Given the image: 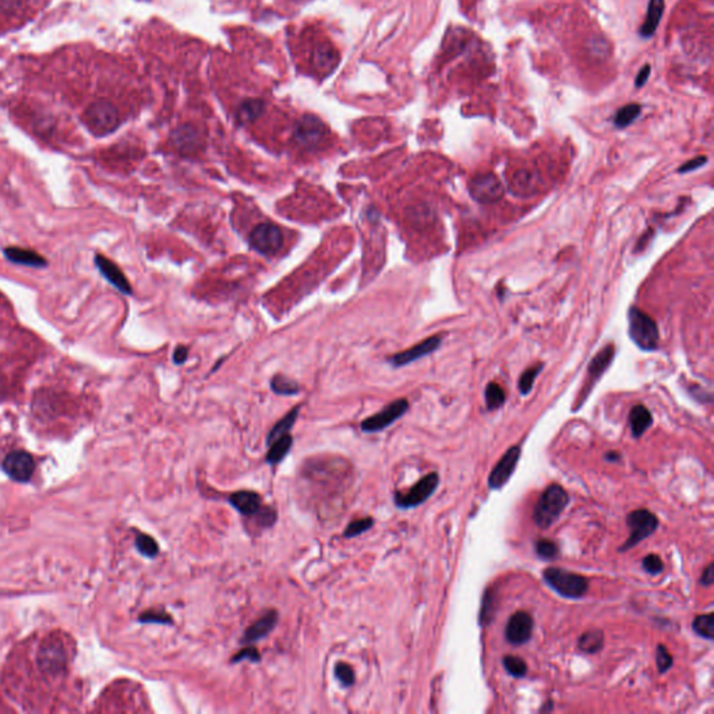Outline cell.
Returning <instances> with one entry per match:
<instances>
[{
	"label": "cell",
	"instance_id": "obj_1",
	"mask_svg": "<svg viewBox=\"0 0 714 714\" xmlns=\"http://www.w3.org/2000/svg\"><path fill=\"white\" fill-rule=\"evenodd\" d=\"M570 504L568 493L558 484L548 485L540 495L534 511L533 521L540 529H547L554 524Z\"/></svg>",
	"mask_w": 714,
	"mask_h": 714
},
{
	"label": "cell",
	"instance_id": "obj_2",
	"mask_svg": "<svg viewBox=\"0 0 714 714\" xmlns=\"http://www.w3.org/2000/svg\"><path fill=\"white\" fill-rule=\"evenodd\" d=\"M84 122L96 136H106L120 125V112L109 99H98L84 112Z\"/></svg>",
	"mask_w": 714,
	"mask_h": 714
},
{
	"label": "cell",
	"instance_id": "obj_3",
	"mask_svg": "<svg viewBox=\"0 0 714 714\" xmlns=\"http://www.w3.org/2000/svg\"><path fill=\"white\" fill-rule=\"evenodd\" d=\"M629 336L636 346L645 352H653L659 347L660 333L655 320L638 307H630L629 314Z\"/></svg>",
	"mask_w": 714,
	"mask_h": 714
},
{
	"label": "cell",
	"instance_id": "obj_4",
	"mask_svg": "<svg viewBox=\"0 0 714 714\" xmlns=\"http://www.w3.org/2000/svg\"><path fill=\"white\" fill-rule=\"evenodd\" d=\"M543 579L553 590L567 599H580L589 590V580L585 576L563 568H547L543 572Z\"/></svg>",
	"mask_w": 714,
	"mask_h": 714
},
{
	"label": "cell",
	"instance_id": "obj_5",
	"mask_svg": "<svg viewBox=\"0 0 714 714\" xmlns=\"http://www.w3.org/2000/svg\"><path fill=\"white\" fill-rule=\"evenodd\" d=\"M439 484L438 473L432 472L422 477L415 485H412L406 493L396 491L393 494V502L399 509H412L425 504L435 493Z\"/></svg>",
	"mask_w": 714,
	"mask_h": 714
},
{
	"label": "cell",
	"instance_id": "obj_6",
	"mask_svg": "<svg viewBox=\"0 0 714 714\" xmlns=\"http://www.w3.org/2000/svg\"><path fill=\"white\" fill-rule=\"evenodd\" d=\"M626 524L630 529V534L629 539L622 544L619 551H628L636 547L645 539L650 537L659 527V519L647 509H636L626 517Z\"/></svg>",
	"mask_w": 714,
	"mask_h": 714
},
{
	"label": "cell",
	"instance_id": "obj_7",
	"mask_svg": "<svg viewBox=\"0 0 714 714\" xmlns=\"http://www.w3.org/2000/svg\"><path fill=\"white\" fill-rule=\"evenodd\" d=\"M248 240L250 246L257 253L264 255H274L281 250L284 244V235L280 226L271 222H265L257 225L251 231Z\"/></svg>",
	"mask_w": 714,
	"mask_h": 714
},
{
	"label": "cell",
	"instance_id": "obj_8",
	"mask_svg": "<svg viewBox=\"0 0 714 714\" xmlns=\"http://www.w3.org/2000/svg\"><path fill=\"white\" fill-rule=\"evenodd\" d=\"M328 130L326 125L313 115L303 116L294 127V140L304 149H316L324 143Z\"/></svg>",
	"mask_w": 714,
	"mask_h": 714
},
{
	"label": "cell",
	"instance_id": "obj_9",
	"mask_svg": "<svg viewBox=\"0 0 714 714\" xmlns=\"http://www.w3.org/2000/svg\"><path fill=\"white\" fill-rule=\"evenodd\" d=\"M408 410H409V402L406 399H396V401L391 402L389 405H386L379 413L364 419L360 423V429L366 434L380 432L382 430L388 429L389 426H392Z\"/></svg>",
	"mask_w": 714,
	"mask_h": 714
},
{
	"label": "cell",
	"instance_id": "obj_10",
	"mask_svg": "<svg viewBox=\"0 0 714 714\" xmlns=\"http://www.w3.org/2000/svg\"><path fill=\"white\" fill-rule=\"evenodd\" d=\"M469 191L481 204H494L504 197V186L494 173L477 175L469 183Z\"/></svg>",
	"mask_w": 714,
	"mask_h": 714
},
{
	"label": "cell",
	"instance_id": "obj_11",
	"mask_svg": "<svg viewBox=\"0 0 714 714\" xmlns=\"http://www.w3.org/2000/svg\"><path fill=\"white\" fill-rule=\"evenodd\" d=\"M519 458H521V448L519 447H511L505 452V455L500 459V462L495 465V468L493 469V472L488 476V487L491 490H500L508 483V480L515 472Z\"/></svg>",
	"mask_w": 714,
	"mask_h": 714
},
{
	"label": "cell",
	"instance_id": "obj_12",
	"mask_svg": "<svg viewBox=\"0 0 714 714\" xmlns=\"http://www.w3.org/2000/svg\"><path fill=\"white\" fill-rule=\"evenodd\" d=\"M280 621V613L275 609L265 610L264 614L258 619H255L243 633L240 643L244 645H254L263 639H265L278 625Z\"/></svg>",
	"mask_w": 714,
	"mask_h": 714
},
{
	"label": "cell",
	"instance_id": "obj_13",
	"mask_svg": "<svg viewBox=\"0 0 714 714\" xmlns=\"http://www.w3.org/2000/svg\"><path fill=\"white\" fill-rule=\"evenodd\" d=\"M534 628L533 617L526 611L515 613L507 623L505 638L512 646H522L531 638Z\"/></svg>",
	"mask_w": 714,
	"mask_h": 714
},
{
	"label": "cell",
	"instance_id": "obj_14",
	"mask_svg": "<svg viewBox=\"0 0 714 714\" xmlns=\"http://www.w3.org/2000/svg\"><path fill=\"white\" fill-rule=\"evenodd\" d=\"M228 501L243 518L247 519H253L264 507L261 494L253 490H238L229 495Z\"/></svg>",
	"mask_w": 714,
	"mask_h": 714
},
{
	"label": "cell",
	"instance_id": "obj_15",
	"mask_svg": "<svg viewBox=\"0 0 714 714\" xmlns=\"http://www.w3.org/2000/svg\"><path fill=\"white\" fill-rule=\"evenodd\" d=\"M441 346V338L439 336H431V338H427L425 339L423 342L418 343L416 346L408 349V350H403L398 355H393L391 359H389V363L393 366V367H402V366H408L425 356H429L432 352H435L438 347Z\"/></svg>",
	"mask_w": 714,
	"mask_h": 714
},
{
	"label": "cell",
	"instance_id": "obj_16",
	"mask_svg": "<svg viewBox=\"0 0 714 714\" xmlns=\"http://www.w3.org/2000/svg\"><path fill=\"white\" fill-rule=\"evenodd\" d=\"M3 468L6 473L14 480L27 481L34 473V459L30 454L24 451H14L3 462Z\"/></svg>",
	"mask_w": 714,
	"mask_h": 714
},
{
	"label": "cell",
	"instance_id": "obj_17",
	"mask_svg": "<svg viewBox=\"0 0 714 714\" xmlns=\"http://www.w3.org/2000/svg\"><path fill=\"white\" fill-rule=\"evenodd\" d=\"M616 356V347L613 345H607L606 347H603L590 362L589 364V369H587V381H586V388H585V392H583V399L587 398L590 389L594 386V384L599 381L603 374L607 372V369L610 367L613 359Z\"/></svg>",
	"mask_w": 714,
	"mask_h": 714
},
{
	"label": "cell",
	"instance_id": "obj_18",
	"mask_svg": "<svg viewBox=\"0 0 714 714\" xmlns=\"http://www.w3.org/2000/svg\"><path fill=\"white\" fill-rule=\"evenodd\" d=\"M96 268L99 270V272L102 274V277L110 285L115 286L119 292H122L123 294H127V296H130L133 293V289H132L129 280L126 278L123 271L113 261H110L109 258H106L102 254H96Z\"/></svg>",
	"mask_w": 714,
	"mask_h": 714
},
{
	"label": "cell",
	"instance_id": "obj_19",
	"mask_svg": "<svg viewBox=\"0 0 714 714\" xmlns=\"http://www.w3.org/2000/svg\"><path fill=\"white\" fill-rule=\"evenodd\" d=\"M172 143L180 154L190 155L201 148L202 137L192 125H183L172 133Z\"/></svg>",
	"mask_w": 714,
	"mask_h": 714
},
{
	"label": "cell",
	"instance_id": "obj_20",
	"mask_svg": "<svg viewBox=\"0 0 714 714\" xmlns=\"http://www.w3.org/2000/svg\"><path fill=\"white\" fill-rule=\"evenodd\" d=\"M3 254L13 264L31 267V268H45L48 265V261L45 257H42L37 251H33L28 248L6 247L3 250Z\"/></svg>",
	"mask_w": 714,
	"mask_h": 714
},
{
	"label": "cell",
	"instance_id": "obj_21",
	"mask_svg": "<svg viewBox=\"0 0 714 714\" xmlns=\"http://www.w3.org/2000/svg\"><path fill=\"white\" fill-rule=\"evenodd\" d=\"M664 0H650L647 6V13L645 21L640 27V35L643 38H650L655 35L664 13Z\"/></svg>",
	"mask_w": 714,
	"mask_h": 714
},
{
	"label": "cell",
	"instance_id": "obj_22",
	"mask_svg": "<svg viewBox=\"0 0 714 714\" xmlns=\"http://www.w3.org/2000/svg\"><path fill=\"white\" fill-rule=\"evenodd\" d=\"M293 447V437L290 434H285L275 439L272 444L268 445V452L265 455V463L270 466H277L280 465L287 454L290 452Z\"/></svg>",
	"mask_w": 714,
	"mask_h": 714
},
{
	"label": "cell",
	"instance_id": "obj_23",
	"mask_svg": "<svg viewBox=\"0 0 714 714\" xmlns=\"http://www.w3.org/2000/svg\"><path fill=\"white\" fill-rule=\"evenodd\" d=\"M629 423L632 435L635 438H640L646 432V430L650 429L653 423V416L647 408H645L643 405H636L630 410Z\"/></svg>",
	"mask_w": 714,
	"mask_h": 714
},
{
	"label": "cell",
	"instance_id": "obj_24",
	"mask_svg": "<svg viewBox=\"0 0 714 714\" xmlns=\"http://www.w3.org/2000/svg\"><path fill=\"white\" fill-rule=\"evenodd\" d=\"M300 409H301V405L294 406L292 410H289V412L286 413L285 416H284L280 422H277V423L274 425V427L270 430V432H268V435H267V438H265V444H267V447H268L270 444H272L275 439H278L280 437H282V435H285V434H290V431L293 429V426L296 425V420H297V418H299Z\"/></svg>",
	"mask_w": 714,
	"mask_h": 714
},
{
	"label": "cell",
	"instance_id": "obj_25",
	"mask_svg": "<svg viewBox=\"0 0 714 714\" xmlns=\"http://www.w3.org/2000/svg\"><path fill=\"white\" fill-rule=\"evenodd\" d=\"M314 62L318 70L330 73L339 63V56L331 45L320 44L314 50Z\"/></svg>",
	"mask_w": 714,
	"mask_h": 714
},
{
	"label": "cell",
	"instance_id": "obj_26",
	"mask_svg": "<svg viewBox=\"0 0 714 714\" xmlns=\"http://www.w3.org/2000/svg\"><path fill=\"white\" fill-rule=\"evenodd\" d=\"M603 645H604V633L599 629H590L585 632L577 640V647L589 655L599 653L603 649Z\"/></svg>",
	"mask_w": 714,
	"mask_h": 714
},
{
	"label": "cell",
	"instance_id": "obj_27",
	"mask_svg": "<svg viewBox=\"0 0 714 714\" xmlns=\"http://www.w3.org/2000/svg\"><path fill=\"white\" fill-rule=\"evenodd\" d=\"M264 112V103L260 99L244 100L238 110V119L241 123H250L257 120Z\"/></svg>",
	"mask_w": 714,
	"mask_h": 714
},
{
	"label": "cell",
	"instance_id": "obj_28",
	"mask_svg": "<svg viewBox=\"0 0 714 714\" xmlns=\"http://www.w3.org/2000/svg\"><path fill=\"white\" fill-rule=\"evenodd\" d=\"M640 112H642V106L639 103H628V105L622 106L617 112V115L614 117V125L618 129H625V127L630 126L639 117Z\"/></svg>",
	"mask_w": 714,
	"mask_h": 714
},
{
	"label": "cell",
	"instance_id": "obj_29",
	"mask_svg": "<svg viewBox=\"0 0 714 714\" xmlns=\"http://www.w3.org/2000/svg\"><path fill=\"white\" fill-rule=\"evenodd\" d=\"M271 389L277 395L292 396V395H297L300 392V385L286 376L277 374L271 379Z\"/></svg>",
	"mask_w": 714,
	"mask_h": 714
},
{
	"label": "cell",
	"instance_id": "obj_30",
	"mask_svg": "<svg viewBox=\"0 0 714 714\" xmlns=\"http://www.w3.org/2000/svg\"><path fill=\"white\" fill-rule=\"evenodd\" d=\"M505 403V391L497 384L490 382L485 388V405L488 410H495Z\"/></svg>",
	"mask_w": 714,
	"mask_h": 714
},
{
	"label": "cell",
	"instance_id": "obj_31",
	"mask_svg": "<svg viewBox=\"0 0 714 714\" xmlns=\"http://www.w3.org/2000/svg\"><path fill=\"white\" fill-rule=\"evenodd\" d=\"M333 676L342 685V688H350L355 685L356 674L353 667L345 662H338L333 666Z\"/></svg>",
	"mask_w": 714,
	"mask_h": 714
},
{
	"label": "cell",
	"instance_id": "obj_32",
	"mask_svg": "<svg viewBox=\"0 0 714 714\" xmlns=\"http://www.w3.org/2000/svg\"><path fill=\"white\" fill-rule=\"evenodd\" d=\"M693 630L708 639V640H713L714 639V614L713 613H709V614H703V616H698L693 623Z\"/></svg>",
	"mask_w": 714,
	"mask_h": 714
},
{
	"label": "cell",
	"instance_id": "obj_33",
	"mask_svg": "<svg viewBox=\"0 0 714 714\" xmlns=\"http://www.w3.org/2000/svg\"><path fill=\"white\" fill-rule=\"evenodd\" d=\"M373 526H374V519L372 517H364V518L355 519V521L349 522V524L346 526V529L343 530V537L345 539L357 537V536L369 531Z\"/></svg>",
	"mask_w": 714,
	"mask_h": 714
},
{
	"label": "cell",
	"instance_id": "obj_34",
	"mask_svg": "<svg viewBox=\"0 0 714 714\" xmlns=\"http://www.w3.org/2000/svg\"><path fill=\"white\" fill-rule=\"evenodd\" d=\"M511 190L518 194H529L534 190V179L529 172H518L512 178Z\"/></svg>",
	"mask_w": 714,
	"mask_h": 714
},
{
	"label": "cell",
	"instance_id": "obj_35",
	"mask_svg": "<svg viewBox=\"0 0 714 714\" xmlns=\"http://www.w3.org/2000/svg\"><path fill=\"white\" fill-rule=\"evenodd\" d=\"M137 550L148 558H155L159 554V546L154 537L148 534H139L136 539Z\"/></svg>",
	"mask_w": 714,
	"mask_h": 714
},
{
	"label": "cell",
	"instance_id": "obj_36",
	"mask_svg": "<svg viewBox=\"0 0 714 714\" xmlns=\"http://www.w3.org/2000/svg\"><path fill=\"white\" fill-rule=\"evenodd\" d=\"M504 667L507 672L515 678H524L527 674V664L518 656H505L504 657Z\"/></svg>",
	"mask_w": 714,
	"mask_h": 714
},
{
	"label": "cell",
	"instance_id": "obj_37",
	"mask_svg": "<svg viewBox=\"0 0 714 714\" xmlns=\"http://www.w3.org/2000/svg\"><path fill=\"white\" fill-rule=\"evenodd\" d=\"M241 662H251V663H260L261 662V653L257 647L253 645H244L243 649H240L238 653L231 659L232 664H238Z\"/></svg>",
	"mask_w": 714,
	"mask_h": 714
},
{
	"label": "cell",
	"instance_id": "obj_38",
	"mask_svg": "<svg viewBox=\"0 0 714 714\" xmlns=\"http://www.w3.org/2000/svg\"><path fill=\"white\" fill-rule=\"evenodd\" d=\"M543 369H544V364H537V366H533V367L527 369L524 374L521 376V379H519V391H521L522 395L530 393V391L533 389V384H534L536 377L540 374V372Z\"/></svg>",
	"mask_w": 714,
	"mask_h": 714
},
{
	"label": "cell",
	"instance_id": "obj_39",
	"mask_svg": "<svg viewBox=\"0 0 714 714\" xmlns=\"http://www.w3.org/2000/svg\"><path fill=\"white\" fill-rule=\"evenodd\" d=\"M536 553L543 560H553L558 555L560 548L554 541L547 540V539H541L536 543Z\"/></svg>",
	"mask_w": 714,
	"mask_h": 714
},
{
	"label": "cell",
	"instance_id": "obj_40",
	"mask_svg": "<svg viewBox=\"0 0 714 714\" xmlns=\"http://www.w3.org/2000/svg\"><path fill=\"white\" fill-rule=\"evenodd\" d=\"M255 521L257 526L263 527V529H268L271 526H274L277 519H278V512L275 508L272 507H268V505H264L263 509L253 518Z\"/></svg>",
	"mask_w": 714,
	"mask_h": 714
},
{
	"label": "cell",
	"instance_id": "obj_41",
	"mask_svg": "<svg viewBox=\"0 0 714 714\" xmlns=\"http://www.w3.org/2000/svg\"><path fill=\"white\" fill-rule=\"evenodd\" d=\"M642 567H643L645 571L650 573V575H659V573H662L663 570H664V563H663V560L659 555L649 554V555H646L643 558Z\"/></svg>",
	"mask_w": 714,
	"mask_h": 714
},
{
	"label": "cell",
	"instance_id": "obj_42",
	"mask_svg": "<svg viewBox=\"0 0 714 714\" xmlns=\"http://www.w3.org/2000/svg\"><path fill=\"white\" fill-rule=\"evenodd\" d=\"M142 622L146 623H159V625H172L173 618L166 611H148L142 616Z\"/></svg>",
	"mask_w": 714,
	"mask_h": 714
},
{
	"label": "cell",
	"instance_id": "obj_43",
	"mask_svg": "<svg viewBox=\"0 0 714 714\" xmlns=\"http://www.w3.org/2000/svg\"><path fill=\"white\" fill-rule=\"evenodd\" d=\"M656 663L660 672H667L672 667V656L664 647V645H659L656 650Z\"/></svg>",
	"mask_w": 714,
	"mask_h": 714
},
{
	"label": "cell",
	"instance_id": "obj_44",
	"mask_svg": "<svg viewBox=\"0 0 714 714\" xmlns=\"http://www.w3.org/2000/svg\"><path fill=\"white\" fill-rule=\"evenodd\" d=\"M493 606H494L493 594L488 592V593H485L484 600H483V609H481V614H480V621H481V623H487V622L491 619V614L494 613Z\"/></svg>",
	"mask_w": 714,
	"mask_h": 714
},
{
	"label": "cell",
	"instance_id": "obj_45",
	"mask_svg": "<svg viewBox=\"0 0 714 714\" xmlns=\"http://www.w3.org/2000/svg\"><path fill=\"white\" fill-rule=\"evenodd\" d=\"M706 162H708V156H705V155L696 156V158H693V159H691V161L685 162V163H684V165L678 169V172H679V173H688V172L696 171V169L702 168L703 165H706Z\"/></svg>",
	"mask_w": 714,
	"mask_h": 714
},
{
	"label": "cell",
	"instance_id": "obj_46",
	"mask_svg": "<svg viewBox=\"0 0 714 714\" xmlns=\"http://www.w3.org/2000/svg\"><path fill=\"white\" fill-rule=\"evenodd\" d=\"M650 73H652V67H650V64H645V66L640 69V71L638 73V76H636L635 86H636L638 88H642V87L647 83V80H649V77H650Z\"/></svg>",
	"mask_w": 714,
	"mask_h": 714
},
{
	"label": "cell",
	"instance_id": "obj_47",
	"mask_svg": "<svg viewBox=\"0 0 714 714\" xmlns=\"http://www.w3.org/2000/svg\"><path fill=\"white\" fill-rule=\"evenodd\" d=\"M189 357V347L188 346H178L173 352V362L176 364H183L188 362Z\"/></svg>",
	"mask_w": 714,
	"mask_h": 714
},
{
	"label": "cell",
	"instance_id": "obj_48",
	"mask_svg": "<svg viewBox=\"0 0 714 714\" xmlns=\"http://www.w3.org/2000/svg\"><path fill=\"white\" fill-rule=\"evenodd\" d=\"M713 582H714L713 564H709V567H708V568H706V570L703 571V573H702V577H701V583H702L703 586H710V585H713Z\"/></svg>",
	"mask_w": 714,
	"mask_h": 714
},
{
	"label": "cell",
	"instance_id": "obj_49",
	"mask_svg": "<svg viewBox=\"0 0 714 714\" xmlns=\"http://www.w3.org/2000/svg\"><path fill=\"white\" fill-rule=\"evenodd\" d=\"M604 458H606L607 461H610V462H614V461H618L621 456H619V454H617V452H614V451H613V452H607Z\"/></svg>",
	"mask_w": 714,
	"mask_h": 714
}]
</instances>
